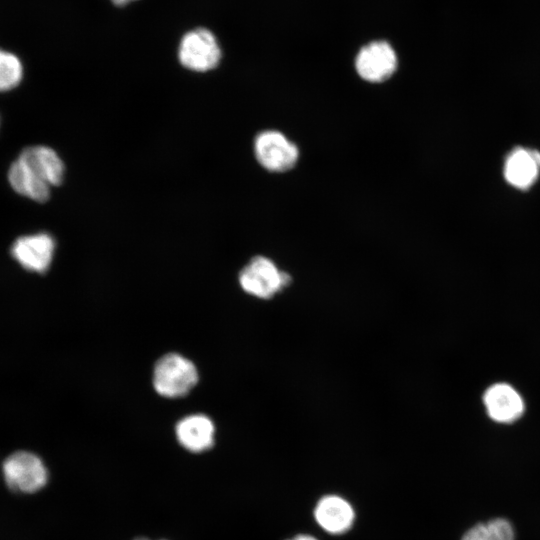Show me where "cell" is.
<instances>
[{
	"mask_svg": "<svg viewBox=\"0 0 540 540\" xmlns=\"http://www.w3.org/2000/svg\"><path fill=\"white\" fill-rule=\"evenodd\" d=\"M254 154L258 163L271 172H285L299 159V149L283 133L276 130L260 132L254 139Z\"/></svg>",
	"mask_w": 540,
	"mask_h": 540,
	"instance_id": "cell-4",
	"label": "cell"
},
{
	"mask_svg": "<svg viewBox=\"0 0 540 540\" xmlns=\"http://www.w3.org/2000/svg\"><path fill=\"white\" fill-rule=\"evenodd\" d=\"M134 540H151V539H148V538H145V537H139V538H136Z\"/></svg>",
	"mask_w": 540,
	"mask_h": 540,
	"instance_id": "cell-18",
	"label": "cell"
},
{
	"mask_svg": "<svg viewBox=\"0 0 540 540\" xmlns=\"http://www.w3.org/2000/svg\"><path fill=\"white\" fill-rule=\"evenodd\" d=\"M461 540H515L511 523L504 518H496L486 523L476 524Z\"/></svg>",
	"mask_w": 540,
	"mask_h": 540,
	"instance_id": "cell-14",
	"label": "cell"
},
{
	"mask_svg": "<svg viewBox=\"0 0 540 540\" xmlns=\"http://www.w3.org/2000/svg\"><path fill=\"white\" fill-rule=\"evenodd\" d=\"M221 56V48L215 35L206 28L187 32L179 44V62L194 72H207L216 68Z\"/></svg>",
	"mask_w": 540,
	"mask_h": 540,
	"instance_id": "cell-3",
	"label": "cell"
},
{
	"mask_svg": "<svg viewBox=\"0 0 540 540\" xmlns=\"http://www.w3.org/2000/svg\"><path fill=\"white\" fill-rule=\"evenodd\" d=\"M175 434L182 447L190 452L199 453L213 446L215 427L206 415L193 414L177 423Z\"/></svg>",
	"mask_w": 540,
	"mask_h": 540,
	"instance_id": "cell-9",
	"label": "cell"
},
{
	"mask_svg": "<svg viewBox=\"0 0 540 540\" xmlns=\"http://www.w3.org/2000/svg\"><path fill=\"white\" fill-rule=\"evenodd\" d=\"M23 77V66L13 53L0 49V92L18 86Z\"/></svg>",
	"mask_w": 540,
	"mask_h": 540,
	"instance_id": "cell-15",
	"label": "cell"
},
{
	"mask_svg": "<svg viewBox=\"0 0 540 540\" xmlns=\"http://www.w3.org/2000/svg\"><path fill=\"white\" fill-rule=\"evenodd\" d=\"M8 181L14 191L34 201L45 202L50 197L51 186L18 158L10 165Z\"/></svg>",
	"mask_w": 540,
	"mask_h": 540,
	"instance_id": "cell-12",
	"label": "cell"
},
{
	"mask_svg": "<svg viewBox=\"0 0 540 540\" xmlns=\"http://www.w3.org/2000/svg\"><path fill=\"white\" fill-rule=\"evenodd\" d=\"M136 0H112V2L117 6H124Z\"/></svg>",
	"mask_w": 540,
	"mask_h": 540,
	"instance_id": "cell-17",
	"label": "cell"
},
{
	"mask_svg": "<svg viewBox=\"0 0 540 540\" xmlns=\"http://www.w3.org/2000/svg\"><path fill=\"white\" fill-rule=\"evenodd\" d=\"M3 472L10 488L24 493L38 491L46 484L48 478L42 460L26 451L10 455L4 462Z\"/></svg>",
	"mask_w": 540,
	"mask_h": 540,
	"instance_id": "cell-5",
	"label": "cell"
},
{
	"mask_svg": "<svg viewBox=\"0 0 540 540\" xmlns=\"http://www.w3.org/2000/svg\"><path fill=\"white\" fill-rule=\"evenodd\" d=\"M355 67L358 75L365 81L383 82L396 71L397 56L387 42L374 41L359 51Z\"/></svg>",
	"mask_w": 540,
	"mask_h": 540,
	"instance_id": "cell-6",
	"label": "cell"
},
{
	"mask_svg": "<svg viewBox=\"0 0 540 540\" xmlns=\"http://www.w3.org/2000/svg\"><path fill=\"white\" fill-rule=\"evenodd\" d=\"M540 155L517 150L510 156L506 165V177L514 185L524 187L534 179Z\"/></svg>",
	"mask_w": 540,
	"mask_h": 540,
	"instance_id": "cell-13",
	"label": "cell"
},
{
	"mask_svg": "<svg viewBox=\"0 0 540 540\" xmlns=\"http://www.w3.org/2000/svg\"><path fill=\"white\" fill-rule=\"evenodd\" d=\"M18 158L51 187L62 183L64 163L52 148L42 145L27 147Z\"/></svg>",
	"mask_w": 540,
	"mask_h": 540,
	"instance_id": "cell-11",
	"label": "cell"
},
{
	"mask_svg": "<svg viewBox=\"0 0 540 540\" xmlns=\"http://www.w3.org/2000/svg\"><path fill=\"white\" fill-rule=\"evenodd\" d=\"M55 241L46 233L21 236L11 248L13 258L25 269L45 272L53 259Z\"/></svg>",
	"mask_w": 540,
	"mask_h": 540,
	"instance_id": "cell-7",
	"label": "cell"
},
{
	"mask_svg": "<svg viewBox=\"0 0 540 540\" xmlns=\"http://www.w3.org/2000/svg\"><path fill=\"white\" fill-rule=\"evenodd\" d=\"M197 381L198 372L195 365L177 353L161 357L153 371V386L156 392L168 398L186 395Z\"/></svg>",
	"mask_w": 540,
	"mask_h": 540,
	"instance_id": "cell-1",
	"label": "cell"
},
{
	"mask_svg": "<svg viewBox=\"0 0 540 540\" xmlns=\"http://www.w3.org/2000/svg\"><path fill=\"white\" fill-rule=\"evenodd\" d=\"M289 540H317L315 537L308 534H298L294 538Z\"/></svg>",
	"mask_w": 540,
	"mask_h": 540,
	"instance_id": "cell-16",
	"label": "cell"
},
{
	"mask_svg": "<svg viewBox=\"0 0 540 540\" xmlns=\"http://www.w3.org/2000/svg\"><path fill=\"white\" fill-rule=\"evenodd\" d=\"M318 525L331 534L347 532L355 518V513L348 501L337 495L322 497L314 510Z\"/></svg>",
	"mask_w": 540,
	"mask_h": 540,
	"instance_id": "cell-10",
	"label": "cell"
},
{
	"mask_svg": "<svg viewBox=\"0 0 540 540\" xmlns=\"http://www.w3.org/2000/svg\"><path fill=\"white\" fill-rule=\"evenodd\" d=\"M290 282V275L280 270L271 259L265 256L252 258L239 274L241 288L259 299L274 297Z\"/></svg>",
	"mask_w": 540,
	"mask_h": 540,
	"instance_id": "cell-2",
	"label": "cell"
},
{
	"mask_svg": "<svg viewBox=\"0 0 540 540\" xmlns=\"http://www.w3.org/2000/svg\"><path fill=\"white\" fill-rule=\"evenodd\" d=\"M483 403L488 416L498 423H512L524 413L523 398L507 383H496L486 389Z\"/></svg>",
	"mask_w": 540,
	"mask_h": 540,
	"instance_id": "cell-8",
	"label": "cell"
}]
</instances>
